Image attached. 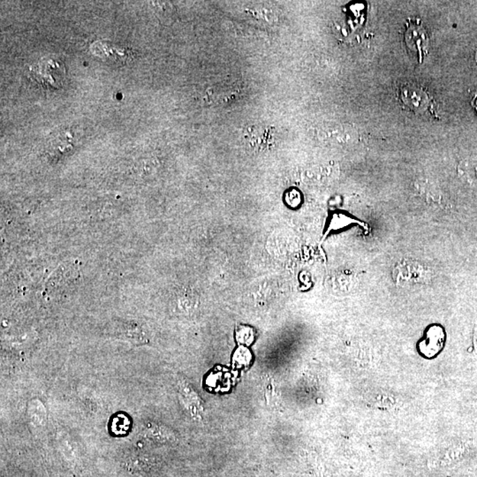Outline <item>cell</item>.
I'll list each match as a JSON object with an SVG mask.
<instances>
[{
  "label": "cell",
  "mask_w": 477,
  "mask_h": 477,
  "mask_svg": "<svg viewBox=\"0 0 477 477\" xmlns=\"http://www.w3.org/2000/svg\"><path fill=\"white\" fill-rule=\"evenodd\" d=\"M92 51L98 56L110 60H124L125 58L123 49L108 42H98L93 45Z\"/></svg>",
  "instance_id": "obj_3"
},
{
  "label": "cell",
  "mask_w": 477,
  "mask_h": 477,
  "mask_svg": "<svg viewBox=\"0 0 477 477\" xmlns=\"http://www.w3.org/2000/svg\"><path fill=\"white\" fill-rule=\"evenodd\" d=\"M406 42L412 53H415L419 61L423 60L427 49L428 37L424 28L417 24H410L406 34Z\"/></svg>",
  "instance_id": "obj_2"
},
{
  "label": "cell",
  "mask_w": 477,
  "mask_h": 477,
  "mask_svg": "<svg viewBox=\"0 0 477 477\" xmlns=\"http://www.w3.org/2000/svg\"><path fill=\"white\" fill-rule=\"evenodd\" d=\"M130 428V421L127 417H123L119 415V417L115 418L114 423L112 424V428L117 434L124 433L125 431H128Z\"/></svg>",
  "instance_id": "obj_4"
},
{
  "label": "cell",
  "mask_w": 477,
  "mask_h": 477,
  "mask_svg": "<svg viewBox=\"0 0 477 477\" xmlns=\"http://www.w3.org/2000/svg\"><path fill=\"white\" fill-rule=\"evenodd\" d=\"M473 106L476 109L477 111V95L476 96L475 99L473 100Z\"/></svg>",
  "instance_id": "obj_5"
},
{
  "label": "cell",
  "mask_w": 477,
  "mask_h": 477,
  "mask_svg": "<svg viewBox=\"0 0 477 477\" xmlns=\"http://www.w3.org/2000/svg\"><path fill=\"white\" fill-rule=\"evenodd\" d=\"M35 77L44 85L60 87L65 70L61 61L46 60L41 61L33 71Z\"/></svg>",
  "instance_id": "obj_1"
}]
</instances>
